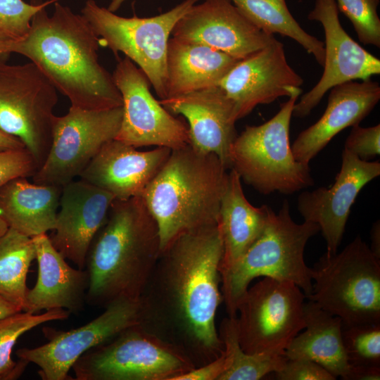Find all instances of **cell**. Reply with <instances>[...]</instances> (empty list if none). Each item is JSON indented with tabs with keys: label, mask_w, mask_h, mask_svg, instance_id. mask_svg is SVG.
Segmentation results:
<instances>
[{
	"label": "cell",
	"mask_w": 380,
	"mask_h": 380,
	"mask_svg": "<svg viewBox=\"0 0 380 380\" xmlns=\"http://www.w3.org/2000/svg\"><path fill=\"white\" fill-rule=\"evenodd\" d=\"M223 243L218 224L188 231L161 251L141 297V327L182 351L196 366L219 357L215 325L222 298Z\"/></svg>",
	"instance_id": "obj_1"
},
{
	"label": "cell",
	"mask_w": 380,
	"mask_h": 380,
	"mask_svg": "<svg viewBox=\"0 0 380 380\" xmlns=\"http://www.w3.org/2000/svg\"><path fill=\"white\" fill-rule=\"evenodd\" d=\"M99 46L87 20L56 2L51 15L46 7L34 15L29 32L13 42L11 52L34 63L72 107L103 110L122 106L112 75L99 62Z\"/></svg>",
	"instance_id": "obj_2"
},
{
	"label": "cell",
	"mask_w": 380,
	"mask_h": 380,
	"mask_svg": "<svg viewBox=\"0 0 380 380\" xmlns=\"http://www.w3.org/2000/svg\"><path fill=\"white\" fill-rule=\"evenodd\" d=\"M161 253L158 225L141 196L114 199L89 249L86 303L140 298Z\"/></svg>",
	"instance_id": "obj_3"
},
{
	"label": "cell",
	"mask_w": 380,
	"mask_h": 380,
	"mask_svg": "<svg viewBox=\"0 0 380 380\" xmlns=\"http://www.w3.org/2000/svg\"><path fill=\"white\" fill-rule=\"evenodd\" d=\"M227 168L190 144L172 149L141 197L158 228L161 251L179 234L217 224Z\"/></svg>",
	"instance_id": "obj_4"
},
{
	"label": "cell",
	"mask_w": 380,
	"mask_h": 380,
	"mask_svg": "<svg viewBox=\"0 0 380 380\" xmlns=\"http://www.w3.org/2000/svg\"><path fill=\"white\" fill-rule=\"evenodd\" d=\"M319 232V226L291 217L288 200L278 211L271 208L265 228L242 257L220 274L221 292L229 317H236L237 308L251 282L259 277L289 281L305 293L312 289L311 269L305 262L308 240Z\"/></svg>",
	"instance_id": "obj_5"
},
{
	"label": "cell",
	"mask_w": 380,
	"mask_h": 380,
	"mask_svg": "<svg viewBox=\"0 0 380 380\" xmlns=\"http://www.w3.org/2000/svg\"><path fill=\"white\" fill-rule=\"evenodd\" d=\"M300 95L289 97L263 124L246 126L231 146V168L262 194H292L314 185L310 165L295 159L290 144V123Z\"/></svg>",
	"instance_id": "obj_6"
},
{
	"label": "cell",
	"mask_w": 380,
	"mask_h": 380,
	"mask_svg": "<svg viewBox=\"0 0 380 380\" xmlns=\"http://www.w3.org/2000/svg\"><path fill=\"white\" fill-rule=\"evenodd\" d=\"M310 269L315 284L306 298L344 324L380 323V259L360 236Z\"/></svg>",
	"instance_id": "obj_7"
},
{
	"label": "cell",
	"mask_w": 380,
	"mask_h": 380,
	"mask_svg": "<svg viewBox=\"0 0 380 380\" xmlns=\"http://www.w3.org/2000/svg\"><path fill=\"white\" fill-rule=\"evenodd\" d=\"M200 0H184L170 11L150 18L118 15L88 0L82 15L100 45L118 56L122 52L144 72L160 100L166 98V54L168 40L177 21Z\"/></svg>",
	"instance_id": "obj_8"
},
{
	"label": "cell",
	"mask_w": 380,
	"mask_h": 380,
	"mask_svg": "<svg viewBox=\"0 0 380 380\" xmlns=\"http://www.w3.org/2000/svg\"><path fill=\"white\" fill-rule=\"evenodd\" d=\"M194 367L182 351L138 325L89 350L72 369L76 380H172Z\"/></svg>",
	"instance_id": "obj_9"
},
{
	"label": "cell",
	"mask_w": 380,
	"mask_h": 380,
	"mask_svg": "<svg viewBox=\"0 0 380 380\" xmlns=\"http://www.w3.org/2000/svg\"><path fill=\"white\" fill-rule=\"evenodd\" d=\"M57 102V89L34 63H0V129L24 144L38 170L51 145Z\"/></svg>",
	"instance_id": "obj_10"
},
{
	"label": "cell",
	"mask_w": 380,
	"mask_h": 380,
	"mask_svg": "<svg viewBox=\"0 0 380 380\" xmlns=\"http://www.w3.org/2000/svg\"><path fill=\"white\" fill-rule=\"evenodd\" d=\"M305 295L294 283L264 277L248 289L236 317L241 348L247 353L284 354L305 327Z\"/></svg>",
	"instance_id": "obj_11"
},
{
	"label": "cell",
	"mask_w": 380,
	"mask_h": 380,
	"mask_svg": "<svg viewBox=\"0 0 380 380\" xmlns=\"http://www.w3.org/2000/svg\"><path fill=\"white\" fill-rule=\"evenodd\" d=\"M122 106L103 110L69 108L55 116L51 145L42 167L32 177L34 183L64 186L79 177L120 128Z\"/></svg>",
	"instance_id": "obj_12"
},
{
	"label": "cell",
	"mask_w": 380,
	"mask_h": 380,
	"mask_svg": "<svg viewBox=\"0 0 380 380\" xmlns=\"http://www.w3.org/2000/svg\"><path fill=\"white\" fill-rule=\"evenodd\" d=\"M99 316L70 331L44 328L49 341L36 348H22L17 357L39 367L43 380H67L74 363L89 350L113 338L122 331L141 325V299L122 298L109 303Z\"/></svg>",
	"instance_id": "obj_13"
},
{
	"label": "cell",
	"mask_w": 380,
	"mask_h": 380,
	"mask_svg": "<svg viewBox=\"0 0 380 380\" xmlns=\"http://www.w3.org/2000/svg\"><path fill=\"white\" fill-rule=\"evenodd\" d=\"M122 99V118L115 138L138 148L172 149L189 144L188 127L174 117L150 91L149 81L130 59H120L112 75Z\"/></svg>",
	"instance_id": "obj_14"
},
{
	"label": "cell",
	"mask_w": 380,
	"mask_h": 380,
	"mask_svg": "<svg viewBox=\"0 0 380 380\" xmlns=\"http://www.w3.org/2000/svg\"><path fill=\"white\" fill-rule=\"evenodd\" d=\"M310 20L324 28V71L318 82L294 105L292 116H308L332 87L353 80H367L380 73V60L354 41L342 27L335 0H315Z\"/></svg>",
	"instance_id": "obj_15"
},
{
	"label": "cell",
	"mask_w": 380,
	"mask_h": 380,
	"mask_svg": "<svg viewBox=\"0 0 380 380\" xmlns=\"http://www.w3.org/2000/svg\"><path fill=\"white\" fill-rule=\"evenodd\" d=\"M303 84V78L287 61L283 44L276 39L238 61L217 86L232 102L238 120L258 105L300 94Z\"/></svg>",
	"instance_id": "obj_16"
},
{
	"label": "cell",
	"mask_w": 380,
	"mask_h": 380,
	"mask_svg": "<svg viewBox=\"0 0 380 380\" xmlns=\"http://www.w3.org/2000/svg\"><path fill=\"white\" fill-rule=\"evenodd\" d=\"M171 35L241 60L276 39L251 22L231 0L194 4L175 24Z\"/></svg>",
	"instance_id": "obj_17"
},
{
	"label": "cell",
	"mask_w": 380,
	"mask_h": 380,
	"mask_svg": "<svg viewBox=\"0 0 380 380\" xmlns=\"http://www.w3.org/2000/svg\"><path fill=\"white\" fill-rule=\"evenodd\" d=\"M380 175V163L362 160L343 148L341 166L329 188L303 191L297 209L304 221L317 224L326 241L327 252L335 253L342 241L350 208L362 189Z\"/></svg>",
	"instance_id": "obj_18"
},
{
	"label": "cell",
	"mask_w": 380,
	"mask_h": 380,
	"mask_svg": "<svg viewBox=\"0 0 380 380\" xmlns=\"http://www.w3.org/2000/svg\"><path fill=\"white\" fill-rule=\"evenodd\" d=\"M114 199L110 193L80 179L63 187L56 226L49 237L53 247L78 269H85L90 246Z\"/></svg>",
	"instance_id": "obj_19"
},
{
	"label": "cell",
	"mask_w": 380,
	"mask_h": 380,
	"mask_svg": "<svg viewBox=\"0 0 380 380\" xmlns=\"http://www.w3.org/2000/svg\"><path fill=\"white\" fill-rule=\"evenodd\" d=\"M170 113L188 122L190 146L216 155L231 169L229 152L237 136L233 105L218 86L159 101Z\"/></svg>",
	"instance_id": "obj_20"
},
{
	"label": "cell",
	"mask_w": 380,
	"mask_h": 380,
	"mask_svg": "<svg viewBox=\"0 0 380 380\" xmlns=\"http://www.w3.org/2000/svg\"><path fill=\"white\" fill-rule=\"evenodd\" d=\"M119 140L103 146L79 176L112 194L115 199L141 196L167 161L171 149L156 147L141 151Z\"/></svg>",
	"instance_id": "obj_21"
},
{
	"label": "cell",
	"mask_w": 380,
	"mask_h": 380,
	"mask_svg": "<svg viewBox=\"0 0 380 380\" xmlns=\"http://www.w3.org/2000/svg\"><path fill=\"white\" fill-rule=\"evenodd\" d=\"M379 99V83L371 79L349 81L332 87L323 115L302 131L291 145L295 159L309 165L336 134L359 125Z\"/></svg>",
	"instance_id": "obj_22"
},
{
	"label": "cell",
	"mask_w": 380,
	"mask_h": 380,
	"mask_svg": "<svg viewBox=\"0 0 380 380\" xmlns=\"http://www.w3.org/2000/svg\"><path fill=\"white\" fill-rule=\"evenodd\" d=\"M32 240L38 277L34 287L28 289L24 311L37 313L42 310L61 308L76 313L82 310L89 286L87 271L70 266L46 234Z\"/></svg>",
	"instance_id": "obj_23"
},
{
	"label": "cell",
	"mask_w": 380,
	"mask_h": 380,
	"mask_svg": "<svg viewBox=\"0 0 380 380\" xmlns=\"http://www.w3.org/2000/svg\"><path fill=\"white\" fill-rule=\"evenodd\" d=\"M270 209L267 205L255 207L251 204L243 193L239 174L229 169L217 222L223 243L220 274L231 269L260 236Z\"/></svg>",
	"instance_id": "obj_24"
},
{
	"label": "cell",
	"mask_w": 380,
	"mask_h": 380,
	"mask_svg": "<svg viewBox=\"0 0 380 380\" xmlns=\"http://www.w3.org/2000/svg\"><path fill=\"white\" fill-rule=\"evenodd\" d=\"M238 61L201 44L169 39L165 99L217 86Z\"/></svg>",
	"instance_id": "obj_25"
},
{
	"label": "cell",
	"mask_w": 380,
	"mask_h": 380,
	"mask_svg": "<svg viewBox=\"0 0 380 380\" xmlns=\"http://www.w3.org/2000/svg\"><path fill=\"white\" fill-rule=\"evenodd\" d=\"M62 190L15 178L0 188V216L9 228L30 238L53 231Z\"/></svg>",
	"instance_id": "obj_26"
},
{
	"label": "cell",
	"mask_w": 380,
	"mask_h": 380,
	"mask_svg": "<svg viewBox=\"0 0 380 380\" xmlns=\"http://www.w3.org/2000/svg\"><path fill=\"white\" fill-rule=\"evenodd\" d=\"M305 331L298 334L284 352L288 359L312 360L336 378L348 380V363L341 336V319L308 300L304 304Z\"/></svg>",
	"instance_id": "obj_27"
},
{
	"label": "cell",
	"mask_w": 380,
	"mask_h": 380,
	"mask_svg": "<svg viewBox=\"0 0 380 380\" xmlns=\"http://www.w3.org/2000/svg\"><path fill=\"white\" fill-rule=\"evenodd\" d=\"M241 12L263 32L288 37L312 54L323 67L324 44L304 30L293 17L285 0H231Z\"/></svg>",
	"instance_id": "obj_28"
},
{
	"label": "cell",
	"mask_w": 380,
	"mask_h": 380,
	"mask_svg": "<svg viewBox=\"0 0 380 380\" xmlns=\"http://www.w3.org/2000/svg\"><path fill=\"white\" fill-rule=\"evenodd\" d=\"M36 258L32 238L9 228L0 238V295L25 310L27 275Z\"/></svg>",
	"instance_id": "obj_29"
},
{
	"label": "cell",
	"mask_w": 380,
	"mask_h": 380,
	"mask_svg": "<svg viewBox=\"0 0 380 380\" xmlns=\"http://www.w3.org/2000/svg\"><path fill=\"white\" fill-rule=\"evenodd\" d=\"M226 367L218 380H258L285 365L284 354L247 353L240 346L236 317L223 319L220 328Z\"/></svg>",
	"instance_id": "obj_30"
},
{
	"label": "cell",
	"mask_w": 380,
	"mask_h": 380,
	"mask_svg": "<svg viewBox=\"0 0 380 380\" xmlns=\"http://www.w3.org/2000/svg\"><path fill=\"white\" fill-rule=\"evenodd\" d=\"M70 312L57 308L46 310L42 314L21 311L0 319V380L18 378L28 365L24 360L14 362L11 352L21 335L48 322L64 320Z\"/></svg>",
	"instance_id": "obj_31"
},
{
	"label": "cell",
	"mask_w": 380,
	"mask_h": 380,
	"mask_svg": "<svg viewBox=\"0 0 380 380\" xmlns=\"http://www.w3.org/2000/svg\"><path fill=\"white\" fill-rule=\"evenodd\" d=\"M341 336L350 366L380 367V323H342Z\"/></svg>",
	"instance_id": "obj_32"
},
{
	"label": "cell",
	"mask_w": 380,
	"mask_h": 380,
	"mask_svg": "<svg viewBox=\"0 0 380 380\" xmlns=\"http://www.w3.org/2000/svg\"><path fill=\"white\" fill-rule=\"evenodd\" d=\"M338 11L351 22L359 41L380 47L379 0H335Z\"/></svg>",
	"instance_id": "obj_33"
},
{
	"label": "cell",
	"mask_w": 380,
	"mask_h": 380,
	"mask_svg": "<svg viewBox=\"0 0 380 380\" xmlns=\"http://www.w3.org/2000/svg\"><path fill=\"white\" fill-rule=\"evenodd\" d=\"M56 1L31 4L23 0H0V30L15 40L22 39L29 32L34 15Z\"/></svg>",
	"instance_id": "obj_34"
},
{
	"label": "cell",
	"mask_w": 380,
	"mask_h": 380,
	"mask_svg": "<svg viewBox=\"0 0 380 380\" xmlns=\"http://www.w3.org/2000/svg\"><path fill=\"white\" fill-rule=\"evenodd\" d=\"M345 149L362 160L369 161L380 153V125L363 127H352L344 144Z\"/></svg>",
	"instance_id": "obj_35"
},
{
	"label": "cell",
	"mask_w": 380,
	"mask_h": 380,
	"mask_svg": "<svg viewBox=\"0 0 380 380\" xmlns=\"http://www.w3.org/2000/svg\"><path fill=\"white\" fill-rule=\"evenodd\" d=\"M37 170L26 148L0 151V188L15 178L32 177Z\"/></svg>",
	"instance_id": "obj_36"
},
{
	"label": "cell",
	"mask_w": 380,
	"mask_h": 380,
	"mask_svg": "<svg viewBox=\"0 0 380 380\" xmlns=\"http://www.w3.org/2000/svg\"><path fill=\"white\" fill-rule=\"evenodd\" d=\"M279 380H335L336 378L318 363L308 359H287L274 373Z\"/></svg>",
	"instance_id": "obj_37"
},
{
	"label": "cell",
	"mask_w": 380,
	"mask_h": 380,
	"mask_svg": "<svg viewBox=\"0 0 380 380\" xmlns=\"http://www.w3.org/2000/svg\"><path fill=\"white\" fill-rule=\"evenodd\" d=\"M224 352L216 359L177 375L172 380H218L225 369Z\"/></svg>",
	"instance_id": "obj_38"
},
{
	"label": "cell",
	"mask_w": 380,
	"mask_h": 380,
	"mask_svg": "<svg viewBox=\"0 0 380 380\" xmlns=\"http://www.w3.org/2000/svg\"><path fill=\"white\" fill-rule=\"evenodd\" d=\"M380 367H352L348 380H379Z\"/></svg>",
	"instance_id": "obj_39"
},
{
	"label": "cell",
	"mask_w": 380,
	"mask_h": 380,
	"mask_svg": "<svg viewBox=\"0 0 380 380\" xmlns=\"http://www.w3.org/2000/svg\"><path fill=\"white\" fill-rule=\"evenodd\" d=\"M26 148L18 138L9 135L0 129V151Z\"/></svg>",
	"instance_id": "obj_40"
},
{
	"label": "cell",
	"mask_w": 380,
	"mask_h": 380,
	"mask_svg": "<svg viewBox=\"0 0 380 380\" xmlns=\"http://www.w3.org/2000/svg\"><path fill=\"white\" fill-rule=\"evenodd\" d=\"M371 244L369 248L372 253L380 259V222L376 220L373 223L370 231Z\"/></svg>",
	"instance_id": "obj_41"
},
{
	"label": "cell",
	"mask_w": 380,
	"mask_h": 380,
	"mask_svg": "<svg viewBox=\"0 0 380 380\" xmlns=\"http://www.w3.org/2000/svg\"><path fill=\"white\" fill-rule=\"evenodd\" d=\"M15 40L0 30V63H6V59L12 53L11 46Z\"/></svg>",
	"instance_id": "obj_42"
},
{
	"label": "cell",
	"mask_w": 380,
	"mask_h": 380,
	"mask_svg": "<svg viewBox=\"0 0 380 380\" xmlns=\"http://www.w3.org/2000/svg\"><path fill=\"white\" fill-rule=\"evenodd\" d=\"M21 311L20 307L0 295V319Z\"/></svg>",
	"instance_id": "obj_43"
},
{
	"label": "cell",
	"mask_w": 380,
	"mask_h": 380,
	"mask_svg": "<svg viewBox=\"0 0 380 380\" xmlns=\"http://www.w3.org/2000/svg\"><path fill=\"white\" fill-rule=\"evenodd\" d=\"M125 1V0H111L110 4L107 8L111 12H115L120 8Z\"/></svg>",
	"instance_id": "obj_44"
},
{
	"label": "cell",
	"mask_w": 380,
	"mask_h": 380,
	"mask_svg": "<svg viewBox=\"0 0 380 380\" xmlns=\"http://www.w3.org/2000/svg\"><path fill=\"white\" fill-rule=\"evenodd\" d=\"M9 229L6 221L0 216V238L4 236Z\"/></svg>",
	"instance_id": "obj_45"
}]
</instances>
